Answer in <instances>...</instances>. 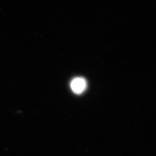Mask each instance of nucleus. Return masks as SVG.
Here are the masks:
<instances>
[{"mask_svg":"<svg viewBox=\"0 0 156 156\" xmlns=\"http://www.w3.org/2000/svg\"><path fill=\"white\" fill-rule=\"evenodd\" d=\"M71 89L76 94H81L87 88V81L83 77H76L71 81Z\"/></svg>","mask_w":156,"mask_h":156,"instance_id":"nucleus-1","label":"nucleus"}]
</instances>
